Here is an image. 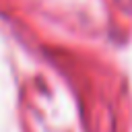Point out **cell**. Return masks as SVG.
<instances>
[]
</instances>
